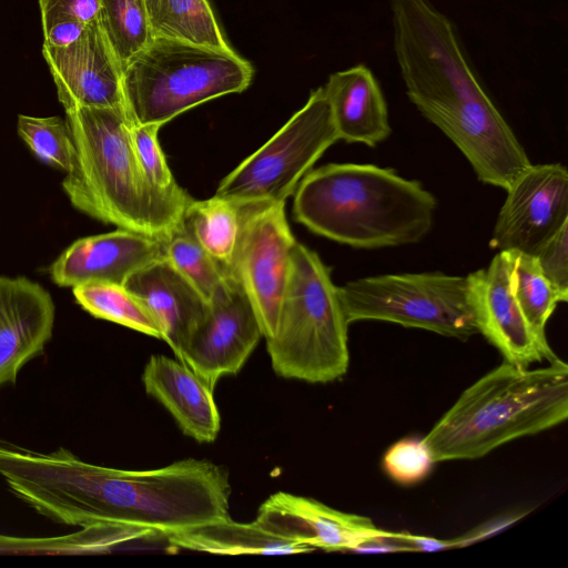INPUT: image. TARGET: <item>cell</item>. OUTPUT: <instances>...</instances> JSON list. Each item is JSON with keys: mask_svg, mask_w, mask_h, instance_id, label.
Listing matches in <instances>:
<instances>
[{"mask_svg": "<svg viewBox=\"0 0 568 568\" xmlns=\"http://www.w3.org/2000/svg\"><path fill=\"white\" fill-rule=\"evenodd\" d=\"M0 476L39 515L61 525L122 524L173 532L227 518V470L187 458L148 470L90 464L64 447L32 450L0 438Z\"/></svg>", "mask_w": 568, "mask_h": 568, "instance_id": "cell-1", "label": "cell"}, {"mask_svg": "<svg viewBox=\"0 0 568 568\" xmlns=\"http://www.w3.org/2000/svg\"><path fill=\"white\" fill-rule=\"evenodd\" d=\"M406 94L465 155L484 183L508 190L531 165L471 70L450 20L429 0H389Z\"/></svg>", "mask_w": 568, "mask_h": 568, "instance_id": "cell-2", "label": "cell"}, {"mask_svg": "<svg viewBox=\"0 0 568 568\" xmlns=\"http://www.w3.org/2000/svg\"><path fill=\"white\" fill-rule=\"evenodd\" d=\"M294 193L297 222L356 248L418 243L432 230L437 206L418 181L374 164L320 166L301 180Z\"/></svg>", "mask_w": 568, "mask_h": 568, "instance_id": "cell-3", "label": "cell"}, {"mask_svg": "<svg viewBox=\"0 0 568 568\" xmlns=\"http://www.w3.org/2000/svg\"><path fill=\"white\" fill-rule=\"evenodd\" d=\"M74 159L62 181L80 212L120 229L164 237L192 199L156 192L146 181L131 136L124 105L67 111Z\"/></svg>", "mask_w": 568, "mask_h": 568, "instance_id": "cell-4", "label": "cell"}, {"mask_svg": "<svg viewBox=\"0 0 568 568\" xmlns=\"http://www.w3.org/2000/svg\"><path fill=\"white\" fill-rule=\"evenodd\" d=\"M567 417L566 362L529 368L504 361L467 387L423 440L435 463L476 459Z\"/></svg>", "mask_w": 568, "mask_h": 568, "instance_id": "cell-5", "label": "cell"}, {"mask_svg": "<svg viewBox=\"0 0 568 568\" xmlns=\"http://www.w3.org/2000/svg\"><path fill=\"white\" fill-rule=\"evenodd\" d=\"M348 325L331 270L296 242L275 332L266 338L273 371L308 383L341 378L349 364Z\"/></svg>", "mask_w": 568, "mask_h": 568, "instance_id": "cell-6", "label": "cell"}, {"mask_svg": "<svg viewBox=\"0 0 568 568\" xmlns=\"http://www.w3.org/2000/svg\"><path fill=\"white\" fill-rule=\"evenodd\" d=\"M253 68L232 49L153 38L122 71L133 122L162 125L209 100L244 91Z\"/></svg>", "mask_w": 568, "mask_h": 568, "instance_id": "cell-7", "label": "cell"}, {"mask_svg": "<svg viewBox=\"0 0 568 568\" xmlns=\"http://www.w3.org/2000/svg\"><path fill=\"white\" fill-rule=\"evenodd\" d=\"M337 288L348 324L383 321L460 341L478 334L467 276L440 272L384 274Z\"/></svg>", "mask_w": 568, "mask_h": 568, "instance_id": "cell-8", "label": "cell"}, {"mask_svg": "<svg viewBox=\"0 0 568 568\" xmlns=\"http://www.w3.org/2000/svg\"><path fill=\"white\" fill-rule=\"evenodd\" d=\"M338 140L324 90L219 184L215 195L235 203L285 202L322 154Z\"/></svg>", "mask_w": 568, "mask_h": 568, "instance_id": "cell-9", "label": "cell"}, {"mask_svg": "<svg viewBox=\"0 0 568 568\" xmlns=\"http://www.w3.org/2000/svg\"><path fill=\"white\" fill-rule=\"evenodd\" d=\"M240 230L225 275L250 300L263 337L273 336L297 242L285 214V202L237 203Z\"/></svg>", "mask_w": 568, "mask_h": 568, "instance_id": "cell-10", "label": "cell"}, {"mask_svg": "<svg viewBox=\"0 0 568 568\" xmlns=\"http://www.w3.org/2000/svg\"><path fill=\"white\" fill-rule=\"evenodd\" d=\"M262 336L250 300L226 275L176 358L214 390L221 377L239 373Z\"/></svg>", "mask_w": 568, "mask_h": 568, "instance_id": "cell-11", "label": "cell"}, {"mask_svg": "<svg viewBox=\"0 0 568 568\" xmlns=\"http://www.w3.org/2000/svg\"><path fill=\"white\" fill-rule=\"evenodd\" d=\"M506 192L490 246L535 256L568 223V171L560 163L531 164Z\"/></svg>", "mask_w": 568, "mask_h": 568, "instance_id": "cell-12", "label": "cell"}, {"mask_svg": "<svg viewBox=\"0 0 568 568\" xmlns=\"http://www.w3.org/2000/svg\"><path fill=\"white\" fill-rule=\"evenodd\" d=\"M469 300L478 333L520 367L559 359L551 347L539 343L527 324L510 284L507 251H499L487 268L467 275Z\"/></svg>", "mask_w": 568, "mask_h": 568, "instance_id": "cell-13", "label": "cell"}, {"mask_svg": "<svg viewBox=\"0 0 568 568\" xmlns=\"http://www.w3.org/2000/svg\"><path fill=\"white\" fill-rule=\"evenodd\" d=\"M65 112L79 108L125 106L122 65L97 18L65 48L42 47Z\"/></svg>", "mask_w": 568, "mask_h": 568, "instance_id": "cell-14", "label": "cell"}, {"mask_svg": "<svg viewBox=\"0 0 568 568\" xmlns=\"http://www.w3.org/2000/svg\"><path fill=\"white\" fill-rule=\"evenodd\" d=\"M255 520L278 537L326 551L356 552L385 532L368 517L285 491L271 495L260 506Z\"/></svg>", "mask_w": 568, "mask_h": 568, "instance_id": "cell-15", "label": "cell"}, {"mask_svg": "<svg viewBox=\"0 0 568 568\" xmlns=\"http://www.w3.org/2000/svg\"><path fill=\"white\" fill-rule=\"evenodd\" d=\"M164 257L163 241L119 229L77 240L49 267L52 282L74 287L90 282L124 284L136 270Z\"/></svg>", "mask_w": 568, "mask_h": 568, "instance_id": "cell-16", "label": "cell"}, {"mask_svg": "<svg viewBox=\"0 0 568 568\" xmlns=\"http://www.w3.org/2000/svg\"><path fill=\"white\" fill-rule=\"evenodd\" d=\"M54 316V302L39 283L0 275V386L16 384L21 368L43 353Z\"/></svg>", "mask_w": 568, "mask_h": 568, "instance_id": "cell-17", "label": "cell"}, {"mask_svg": "<svg viewBox=\"0 0 568 568\" xmlns=\"http://www.w3.org/2000/svg\"><path fill=\"white\" fill-rule=\"evenodd\" d=\"M123 285L144 302L159 325L161 339L178 357L206 313L205 298L165 257L136 270Z\"/></svg>", "mask_w": 568, "mask_h": 568, "instance_id": "cell-18", "label": "cell"}, {"mask_svg": "<svg viewBox=\"0 0 568 568\" xmlns=\"http://www.w3.org/2000/svg\"><path fill=\"white\" fill-rule=\"evenodd\" d=\"M142 382L145 392L171 413L186 436L199 443L215 440L221 417L213 389L189 366L164 355H152Z\"/></svg>", "mask_w": 568, "mask_h": 568, "instance_id": "cell-19", "label": "cell"}, {"mask_svg": "<svg viewBox=\"0 0 568 568\" xmlns=\"http://www.w3.org/2000/svg\"><path fill=\"white\" fill-rule=\"evenodd\" d=\"M324 90L338 140L373 148L389 136L387 104L366 65L331 74Z\"/></svg>", "mask_w": 568, "mask_h": 568, "instance_id": "cell-20", "label": "cell"}, {"mask_svg": "<svg viewBox=\"0 0 568 568\" xmlns=\"http://www.w3.org/2000/svg\"><path fill=\"white\" fill-rule=\"evenodd\" d=\"M164 541L172 548L217 555H291L314 550L272 534L256 520L237 523L231 517L170 534Z\"/></svg>", "mask_w": 568, "mask_h": 568, "instance_id": "cell-21", "label": "cell"}, {"mask_svg": "<svg viewBox=\"0 0 568 568\" xmlns=\"http://www.w3.org/2000/svg\"><path fill=\"white\" fill-rule=\"evenodd\" d=\"M154 539L162 537L151 529L122 524H98L71 534L49 537L0 534V556L100 555L124 544Z\"/></svg>", "mask_w": 568, "mask_h": 568, "instance_id": "cell-22", "label": "cell"}, {"mask_svg": "<svg viewBox=\"0 0 568 568\" xmlns=\"http://www.w3.org/2000/svg\"><path fill=\"white\" fill-rule=\"evenodd\" d=\"M153 38L231 50L207 0H144Z\"/></svg>", "mask_w": 568, "mask_h": 568, "instance_id": "cell-23", "label": "cell"}, {"mask_svg": "<svg viewBox=\"0 0 568 568\" xmlns=\"http://www.w3.org/2000/svg\"><path fill=\"white\" fill-rule=\"evenodd\" d=\"M182 220L194 239L224 270L231 262L239 236V204L217 195L206 200L191 199Z\"/></svg>", "mask_w": 568, "mask_h": 568, "instance_id": "cell-24", "label": "cell"}, {"mask_svg": "<svg viewBox=\"0 0 568 568\" xmlns=\"http://www.w3.org/2000/svg\"><path fill=\"white\" fill-rule=\"evenodd\" d=\"M72 292L77 303L92 316L161 338L159 325L144 302L124 285L90 282L72 287Z\"/></svg>", "mask_w": 568, "mask_h": 568, "instance_id": "cell-25", "label": "cell"}, {"mask_svg": "<svg viewBox=\"0 0 568 568\" xmlns=\"http://www.w3.org/2000/svg\"><path fill=\"white\" fill-rule=\"evenodd\" d=\"M510 266V284L524 317L539 343L550 347L546 337V324L558 303L556 291L542 274L535 256L507 251Z\"/></svg>", "mask_w": 568, "mask_h": 568, "instance_id": "cell-26", "label": "cell"}, {"mask_svg": "<svg viewBox=\"0 0 568 568\" xmlns=\"http://www.w3.org/2000/svg\"><path fill=\"white\" fill-rule=\"evenodd\" d=\"M97 20L122 69L153 39L144 0H101Z\"/></svg>", "mask_w": 568, "mask_h": 568, "instance_id": "cell-27", "label": "cell"}, {"mask_svg": "<svg viewBox=\"0 0 568 568\" xmlns=\"http://www.w3.org/2000/svg\"><path fill=\"white\" fill-rule=\"evenodd\" d=\"M162 241L164 257L209 303L213 294L226 280L221 264L194 239L183 220L162 237Z\"/></svg>", "mask_w": 568, "mask_h": 568, "instance_id": "cell-28", "label": "cell"}, {"mask_svg": "<svg viewBox=\"0 0 568 568\" xmlns=\"http://www.w3.org/2000/svg\"><path fill=\"white\" fill-rule=\"evenodd\" d=\"M18 134L44 163L68 172L74 159V143L67 120L60 116L18 115Z\"/></svg>", "mask_w": 568, "mask_h": 568, "instance_id": "cell-29", "label": "cell"}, {"mask_svg": "<svg viewBox=\"0 0 568 568\" xmlns=\"http://www.w3.org/2000/svg\"><path fill=\"white\" fill-rule=\"evenodd\" d=\"M159 124H139L132 121L131 136L141 169L149 184L159 193L184 197L189 195L174 180L159 143Z\"/></svg>", "mask_w": 568, "mask_h": 568, "instance_id": "cell-30", "label": "cell"}, {"mask_svg": "<svg viewBox=\"0 0 568 568\" xmlns=\"http://www.w3.org/2000/svg\"><path fill=\"white\" fill-rule=\"evenodd\" d=\"M382 464L392 480L410 486L425 479L435 462L423 438L406 437L386 450Z\"/></svg>", "mask_w": 568, "mask_h": 568, "instance_id": "cell-31", "label": "cell"}, {"mask_svg": "<svg viewBox=\"0 0 568 568\" xmlns=\"http://www.w3.org/2000/svg\"><path fill=\"white\" fill-rule=\"evenodd\" d=\"M537 263L556 291L560 302L568 301V223L535 255Z\"/></svg>", "mask_w": 568, "mask_h": 568, "instance_id": "cell-32", "label": "cell"}, {"mask_svg": "<svg viewBox=\"0 0 568 568\" xmlns=\"http://www.w3.org/2000/svg\"><path fill=\"white\" fill-rule=\"evenodd\" d=\"M101 0H39L43 33L64 20L89 23L94 20Z\"/></svg>", "mask_w": 568, "mask_h": 568, "instance_id": "cell-33", "label": "cell"}, {"mask_svg": "<svg viewBox=\"0 0 568 568\" xmlns=\"http://www.w3.org/2000/svg\"><path fill=\"white\" fill-rule=\"evenodd\" d=\"M387 539L394 551L432 552L456 548L454 539H437L405 531H388Z\"/></svg>", "mask_w": 568, "mask_h": 568, "instance_id": "cell-34", "label": "cell"}, {"mask_svg": "<svg viewBox=\"0 0 568 568\" xmlns=\"http://www.w3.org/2000/svg\"><path fill=\"white\" fill-rule=\"evenodd\" d=\"M87 24L75 20L60 21L43 33V44L55 48L69 47L82 36Z\"/></svg>", "mask_w": 568, "mask_h": 568, "instance_id": "cell-35", "label": "cell"}]
</instances>
